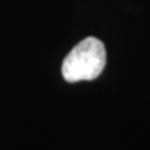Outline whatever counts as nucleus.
<instances>
[{
    "instance_id": "f257e3e1",
    "label": "nucleus",
    "mask_w": 150,
    "mask_h": 150,
    "mask_svg": "<svg viewBox=\"0 0 150 150\" xmlns=\"http://www.w3.org/2000/svg\"><path fill=\"white\" fill-rule=\"evenodd\" d=\"M106 65V49L102 40L89 36L75 46L61 65V74L67 82L96 79Z\"/></svg>"
}]
</instances>
